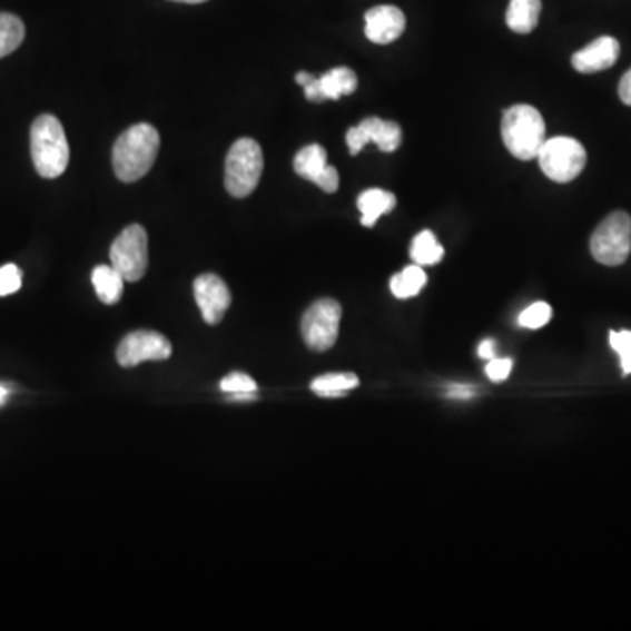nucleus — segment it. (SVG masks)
Returning a JSON list of instances; mask_svg holds the SVG:
<instances>
[{
    "mask_svg": "<svg viewBox=\"0 0 631 631\" xmlns=\"http://www.w3.org/2000/svg\"><path fill=\"white\" fill-rule=\"evenodd\" d=\"M358 209L362 213V225L371 228L376 225L377 219L386 213H392L396 206V197L392 191L381 190V188H371L359 194Z\"/></svg>",
    "mask_w": 631,
    "mask_h": 631,
    "instance_id": "16",
    "label": "nucleus"
},
{
    "mask_svg": "<svg viewBox=\"0 0 631 631\" xmlns=\"http://www.w3.org/2000/svg\"><path fill=\"white\" fill-rule=\"evenodd\" d=\"M512 371V359L511 358H493L487 362L486 365V376L495 383H502V381L509 379Z\"/></svg>",
    "mask_w": 631,
    "mask_h": 631,
    "instance_id": "26",
    "label": "nucleus"
},
{
    "mask_svg": "<svg viewBox=\"0 0 631 631\" xmlns=\"http://www.w3.org/2000/svg\"><path fill=\"white\" fill-rule=\"evenodd\" d=\"M172 355V346L166 335L154 331H137L121 341L116 359L125 368L137 367L145 362H164Z\"/></svg>",
    "mask_w": 631,
    "mask_h": 631,
    "instance_id": "9",
    "label": "nucleus"
},
{
    "mask_svg": "<svg viewBox=\"0 0 631 631\" xmlns=\"http://www.w3.org/2000/svg\"><path fill=\"white\" fill-rule=\"evenodd\" d=\"M172 2H183V4H203L207 0H172Z\"/></svg>",
    "mask_w": 631,
    "mask_h": 631,
    "instance_id": "34",
    "label": "nucleus"
},
{
    "mask_svg": "<svg viewBox=\"0 0 631 631\" xmlns=\"http://www.w3.org/2000/svg\"><path fill=\"white\" fill-rule=\"evenodd\" d=\"M553 318V309L545 302H535L520 314V325L529 331H539Z\"/></svg>",
    "mask_w": 631,
    "mask_h": 631,
    "instance_id": "24",
    "label": "nucleus"
},
{
    "mask_svg": "<svg viewBox=\"0 0 631 631\" xmlns=\"http://www.w3.org/2000/svg\"><path fill=\"white\" fill-rule=\"evenodd\" d=\"M314 78H316V76L309 75V72H304V70H302V72H298L295 81H297V83L300 85L302 88H304L306 87V85H309Z\"/></svg>",
    "mask_w": 631,
    "mask_h": 631,
    "instance_id": "31",
    "label": "nucleus"
},
{
    "mask_svg": "<svg viewBox=\"0 0 631 631\" xmlns=\"http://www.w3.org/2000/svg\"><path fill=\"white\" fill-rule=\"evenodd\" d=\"M343 318V307L334 298H319L306 310L302 318V337L313 351L331 349L338 337V325Z\"/></svg>",
    "mask_w": 631,
    "mask_h": 631,
    "instance_id": "8",
    "label": "nucleus"
},
{
    "mask_svg": "<svg viewBox=\"0 0 631 631\" xmlns=\"http://www.w3.org/2000/svg\"><path fill=\"white\" fill-rule=\"evenodd\" d=\"M91 283L100 300L108 306L118 304L124 295L125 279L112 265H99L91 273Z\"/></svg>",
    "mask_w": 631,
    "mask_h": 631,
    "instance_id": "18",
    "label": "nucleus"
},
{
    "mask_svg": "<svg viewBox=\"0 0 631 631\" xmlns=\"http://www.w3.org/2000/svg\"><path fill=\"white\" fill-rule=\"evenodd\" d=\"M475 395V390L472 388L471 384H451V388L447 390V396L454 398V401H469Z\"/></svg>",
    "mask_w": 631,
    "mask_h": 631,
    "instance_id": "28",
    "label": "nucleus"
},
{
    "mask_svg": "<svg viewBox=\"0 0 631 631\" xmlns=\"http://www.w3.org/2000/svg\"><path fill=\"white\" fill-rule=\"evenodd\" d=\"M219 388L230 395V401H255L258 392L255 379L243 372H231L230 376L221 379Z\"/></svg>",
    "mask_w": 631,
    "mask_h": 631,
    "instance_id": "23",
    "label": "nucleus"
},
{
    "mask_svg": "<svg viewBox=\"0 0 631 631\" xmlns=\"http://www.w3.org/2000/svg\"><path fill=\"white\" fill-rule=\"evenodd\" d=\"M426 277L425 270L421 265H408L402 273L395 274L390 280V288L396 298L416 297L421 289L425 288Z\"/></svg>",
    "mask_w": 631,
    "mask_h": 631,
    "instance_id": "20",
    "label": "nucleus"
},
{
    "mask_svg": "<svg viewBox=\"0 0 631 631\" xmlns=\"http://www.w3.org/2000/svg\"><path fill=\"white\" fill-rule=\"evenodd\" d=\"M594 260L609 267H618L631 253V218L624 210L607 216L593 231L590 240Z\"/></svg>",
    "mask_w": 631,
    "mask_h": 631,
    "instance_id": "6",
    "label": "nucleus"
},
{
    "mask_svg": "<svg viewBox=\"0 0 631 631\" xmlns=\"http://www.w3.org/2000/svg\"><path fill=\"white\" fill-rule=\"evenodd\" d=\"M542 0H511L507 9L509 29L516 33H530L539 26Z\"/></svg>",
    "mask_w": 631,
    "mask_h": 631,
    "instance_id": "17",
    "label": "nucleus"
},
{
    "mask_svg": "<svg viewBox=\"0 0 631 631\" xmlns=\"http://www.w3.org/2000/svg\"><path fill=\"white\" fill-rule=\"evenodd\" d=\"M618 91L619 99L623 100V102L631 108V69L621 78Z\"/></svg>",
    "mask_w": 631,
    "mask_h": 631,
    "instance_id": "29",
    "label": "nucleus"
},
{
    "mask_svg": "<svg viewBox=\"0 0 631 631\" xmlns=\"http://www.w3.org/2000/svg\"><path fill=\"white\" fill-rule=\"evenodd\" d=\"M359 379L353 372H341V374H325L314 379L310 390L323 398H338L358 388Z\"/></svg>",
    "mask_w": 631,
    "mask_h": 631,
    "instance_id": "19",
    "label": "nucleus"
},
{
    "mask_svg": "<svg viewBox=\"0 0 631 631\" xmlns=\"http://www.w3.org/2000/svg\"><path fill=\"white\" fill-rule=\"evenodd\" d=\"M21 288V270L14 264L0 267V297L17 294Z\"/></svg>",
    "mask_w": 631,
    "mask_h": 631,
    "instance_id": "25",
    "label": "nucleus"
},
{
    "mask_svg": "<svg viewBox=\"0 0 631 631\" xmlns=\"http://www.w3.org/2000/svg\"><path fill=\"white\" fill-rule=\"evenodd\" d=\"M611 347L621 358L631 355V331L611 332Z\"/></svg>",
    "mask_w": 631,
    "mask_h": 631,
    "instance_id": "27",
    "label": "nucleus"
},
{
    "mask_svg": "<svg viewBox=\"0 0 631 631\" xmlns=\"http://www.w3.org/2000/svg\"><path fill=\"white\" fill-rule=\"evenodd\" d=\"M411 258L421 267L438 264L444 258V248L438 244L437 237L430 230L417 234L411 244Z\"/></svg>",
    "mask_w": 631,
    "mask_h": 631,
    "instance_id": "21",
    "label": "nucleus"
},
{
    "mask_svg": "<svg viewBox=\"0 0 631 631\" xmlns=\"http://www.w3.org/2000/svg\"><path fill=\"white\" fill-rule=\"evenodd\" d=\"M405 30V17L395 6H376L365 13V36L376 45H390Z\"/></svg>",
    "mask_w": 631,
    "mask_h": 631,
    "instance_id": "13",
    "label": "nucleus"
},
{
    "mask_svg": "<svg viewBox=\"0 0 631 631\" xmlns=\"http://www.w3.org/2000/svg\"><path fill=\"white\" fill-rule=\"evenodd\" d=\"M26 39V26L11 13H0V58L8 57L20 48Z\"/></svg>",
    "mask_w": 631,
    "mask_h": 631,
    "instance_id": "22",
    "label": "nucleus"
},
{
    "mask_svg": "<svg viewBox=\"0 0 631 631\" xmlns=\"http://www.w3.org/2000/svg\"><path fill=\"white\" fill-rule=\"evenodd\" d=\"M294 167L300 178L319 186L325 194H335L338 190L337 169L328 166L323 146L309 145L302 148L295 157Z\"/></svg>",
    "mask_w": 631,
    "mask_h": 631,
    "instance_id": "12",
    "label": "nucleus"
},
{
    "mask_svg": "<svg viewBox=\"0 0 631 631\" xmlns=\"http://www.w3.org/2000/svg\"><path fill=\"white\" fill-rule=\"evenodd\" d=\"M477 353L481 358L487 359V362H490V359L496 358L495 341H491V338L483 341V343L479 344Z\"/></svg>",
    "mask_w": 631,
    "mask_h": 631,
    "instance_id": "30",
    "label": "nucleus"
},
{
    "mask_svg": "<svg viewBox=\"0 0 631 631\" xmlns=\"http://www.w3.org/2000/svg\"><path fill=\"white\" fill-rule=\"evenodd\" d=\"M264 172V154L255 139L236 140L225 164V186L231 197L244 198L256 190Z\"/></svg>",
    "mask_w": 631,
    "mask_h": 631,
    "instance_id": "4",
    "label": "nucleus"
},
{
    "mask_svg": "<svg viewBox=\"0 0 631 631\" xmlns=\"http://www.w3.org/2000/svg\"><path fill=\"white\" fill-rule=\"evenodd\" d=\"M33 167L46 179L60 178L69 166L70 149L66 130L53 115H41L30 128Z\"/></svg>",
    "mask_w": 631,
    "mask_h": 631,
    "instance_id": "2",
    "label": "nucleus"
},
{
    "mask_svg": "<svg viewBox=\"0 0 631 631\" xmlns=\"http://www.w3.org/2000/svg\"><path fill=\"white\" fill-rule=\"evenodd\" d=\"M536 160L551 181L570 183L579 178L586 167L588 154L578 139L553 137L545 139Z\"/></svg>",
    "mask_w": 631,
    "mask_h": 631,
    "instance_id": "5",
    "label": "nucleus"
},
{
    "mask_svg": "<svg viewBox=\"0 0 631 631\" xmlns=\"http://www.w3.org/2000/svg\"><path fill=\"white\" fill-rule=\"evenodd\" d=\"M111 265L124 276L128 283L145 277L148 270V234L140 225H130L124 228L120 236L112 243Z\"/></svg>",
    "mask_w": 631,
    "mask_h": 631,
    "instance_id": "7",
    "label": "nucleus"
},
{
    "mask_svg": "<svg viewBox=\"0 0 631 631\" xmlns=\"http://www.w3.org/2000/svg\"><path fill=\"white\" fill-rule=\"evenodd\" d=\"M160 149V134L149 124H137L127 128L112 148V167L124 183L145 178L157 160Z\"/></svg>",
    "mask_w": 631,
    "mask_h": 631,
    "instance_id": "1",
    "label": "nucleus"
},
{
    "mask_svg": "<svg viewBox=\"0 0 631 631\" xmlns=\"http://www.w3.org/2000/svg\"><path fill=\"white\" fill-rule=\"evenodd\" d=\"M358 88V78L355 70L349 67H335L325 75L314 79L307 87V96L313 102L323 100H338L341 97L355 93Z\"/></svg>",
    "mask_w": 631,
    "mask_h": 631,
    "instance_id": "14",
    "label": "nucleus"
},
{
    "mask_svg": "<svg viewBox=\"0 0 631 631\" xmlns=\"http://www.w3.org/2000/svg\"><path fill=\"white\" fill-rule=\"evenodd\" d=\"M9 390L4 386H0V405L4 404L6 398H8Z\"/></svg>",
    "mask_w": 631,
    "mask_h": 631,
    "instance_id": "33",
    "label": "nucleus"
},
{
    "mask_svg": "<svg viewBox=\"0 0 631 631\" xmlns=\"http://www.w3.org/2000/svg\"><path fill=\"white\" fill-rule=\"evenodd\" d=\"M502 139L509 154L517 160L536 158L545 142V121L530 103H516L504 112Z\"/></svg>",
    "mask_w": 631,
    "mask_h": 631,
    "instance_id": "3",
    "label": "nucleus"
},
{
    "mask_svg": "<svg viewBox=\"0 0 631 631\" xmlns=\"http://www.w3.org/2000/svg\"><path fill=\"white\" fill-rule=\"evenodd\" d=\"M621 368H623L624 376H630L631 374V355L627 358H621Z\"/></svg>",
    "mask_w": 631,
    "mask_h": 631,
    "instance_id": "32",
    "label": "nucleus"
},
{
    "mask_svg": "<svg viewBox=\"0 0 631 631\" xmlns=\"http://www.w3.org/2000/svg\"><path fill=\"white\" fill-rule=\"evenodd\" d=\"M347 148L355 157L368 142H374L384 154H393L402 145V128L395 121L381 120L377 116H368L346 134Z\"/></svg>",
    "mask_w": 631,
    "mask_h": 631,
    "instance_id": "10",
    "label": "nucleus"
},
{
    "mask_svg": "<svg viewBox=\"0 0 631 631\" xmlns=\"http://www.w3.org/2000/svg\"><path fill=\"white\" fill-rule=\"evenodd\" d=\"M195 300L203 313L204 322L218 325L231 304L227 283L216 274H203L194 283Z\"/></svg>",
    "mask_w": 631,
    "mask_h": 631,
    "instance_id": "11",
    "label": "nucleus"
},
{
    "mask_svg": "<svg viewBox=\"0 0 631 631\" xmlns=\"http://www.w3.org/2000/svg\"><path fill=\"white\" fill-rule=\"evenodd\" d=\"M619 51H621V46L618 39L602 36L590 42L584 50L578 51L572 57V66L581 75H594L600 70L611 69L618 62Z\"/></svg>",
    "mask_w": 631,
    "mask_h": 631,
    "instance_id": "15",
    "label": "nucleus"
}]
</instances>
